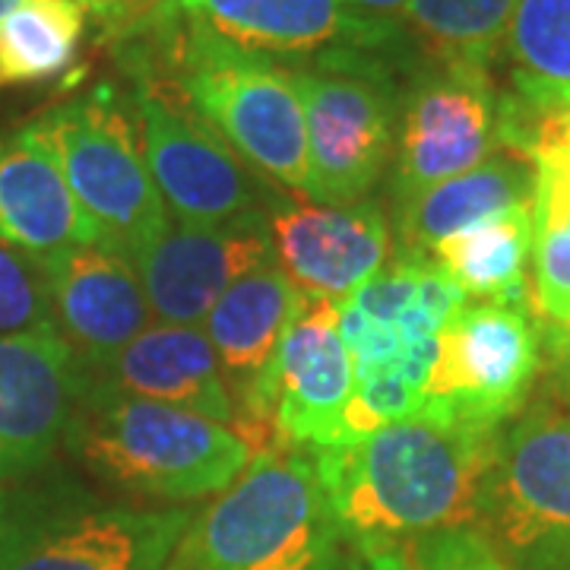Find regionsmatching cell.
<instances>
[{"label": "cell", "mask_w": 570, "mask_h": 570, "mask_svg": "<svg viewBox=\"0 0 570 570\" xmlns=\"http://www.w3.org/2000/svg\"><path fill=\"white\" fill-rule=\"evenodd\" d=\"M498 434L422 409L358 441L311 448L343 542L377 554L472 530Z\"/></svg>", "instance_id": "6da1fadb"}, {"label": "cell", "mask_w": 570, "mask_h": 570, "mask_svg": "<svg viewBox=\"0 0 570 570\" xmlns=\"http://www.w3.org/2000/svg\"><path fill=\"white\" fill-rule=\"evenodd\" d=\"M63 444L102 482L153 501L219 494L254 460V450L235 428L130 396L92 374H86Z\"/></svg>", "instance_id": "7a4b0ae2"}, {"label": "cell", "mask_w": 570, "mask_h": 570, "mask_svg": "<svg viewBox=\"0 0 570 570\" xmlns=\"http://www.w3.org/2000/svg\"><path fill=\"white\" fill-rule=\"evenodd\" d=\"M340 546L311 448L283 444L190 517L168 570H336Z\"/></svg>", "instance_id": "3957f363"}, {"label": "cell", "mask_w": 570, "mask_h": 570, "mask_svg": "<svg viewBox=\"0 0 570 570\" xmlns=\"http://www.w3.org/2000/svg\"><path fill=\"white\" fill-rule=\"evenodd\" d=\"M472 530L508 570H570V406L551 393L501 428Z\"/></svg>", "instance_id": "277c9868"}, {"label": "cell", "mask_w": 570, "mask_h": 570, "mask_svg": "<svg viewBox=\"0 0 570 570\" xmlns=\"http://www.w3.org/2000/svg\"><path fill=\"white\" fill-rule=\"evenodd\" d=\"M190 510L102 501L80 485H45L3 501L0 570H168Z\"/></svg>", "instance_id": "5b68a950"}, {"label": "cell", "mask_w": 570, "mask_h": 570, "mask_svg": "<svg viewBox=\"0 0 570 570\" xmlns=\"http://www.w3.org/2000/svg\"><path fill=\"white\" fill-rule=\"evenodd\" d=\"M178 86L194 115L257 175L311 194L305 108L292 70L187 29L178 51Z\"/></svg>", "instance_id": "8992f818"}, {"label": "cell", "mask_w": 570, "mask_h": 570, "mask_svg": "<svg viewBox=\"0 0 570 570\" xmlns=\"http://www.w3.org/2000/svg\"><path fill=\"white\" fill-rule=\"evenodd\" d=\"M51 153L77 204L102 232L105 247L134 261L165 225L168 209L142 156V134L115 89H96L29 124Z\"/></svg>", "instance_id": "52a82bcc"}, {"label": "cell", "mask_w": 570, "mask_h": 570, "mask_svg": "<svg viewBox=\"0 0 570 570\" xmlns=\"http://www.w3.org/2000/svg\"><path fill=\"white\" fill-rule=\"evenodd\" d=\"M305 108L307 178L314 204H358L387 175L396 149V99L367 55L292 70Z\"/></svg>", "instance_id": "ba28073f"}, {"label": "cell", "mask_w": 570, "mask_h": 570, "mask_svg": "<svg viewBox=\"0 0 570 570\" xmlns=\"http://www.w3.org/2000/svg\"><path fill=\"white\" fill-rule=\"evenodd\" d=\"M355 390V362L340 333V307L311 298L285 333L261 384L238 409V434L257 453L273 448H330Z\"/></svg>", "instance_id": "9c48e42d"}, {"label": "cell", "mask_w": 570, "mask_h": 570, "mask_svg": "<svg viewBox=\"0 0 570 570\" xmlns=\"http://www.w3.org/2000/svg\"><path fill=\"white\" fill-rule=\"evenodd\" d=\"M542 374L539 321L527 305H466L438 340V358L425 384V412L504 428L527 406Z\"/></svg>", "instance_id": "30bf717a"}, {"label": "cell", "mask_w": 570, "mask_h": 570, "mask_svg": "<svg viewBox=\"0 0 570 570\" xmlns=\"http://www.w3.org/2000/svg\"><path fill=\"white\" fill-rule=\"evenodd\" d=\"M130 264L159 321L200 326L242 276L276 264V242L269 216L254 209L216 225L168 223Z\"/></svg>", "instance_id": "8fae6325"}, {"label": "cell", "mask_w": 570, "mask_h": 570, "mask_svg": "<svg viewBox=\"0 0 570 570\" xmlns=\"http://www.w3.org/2000/svg\"><path fill=\"white\" fill-rule=\"evenodd\" d=\"M137 111L149 175L178 223L216 225L261 209V184L250 165L200 118L178 111L146 77L137 82Z\"/></svg>", "instance_id": "7c38bea8"}, {"label": "cell", "mask_w": 570, "mask_h": 570, "mask_svg": "<svg viewBox=\"0 0 570 570\" xmlns=\"http://www.w3.org/2000/svg\"><path fill=\"white\" fill-rule=\"evenodd\" d=\"M501 149V92L489 70L434 67L409 92L393 190L406 197L482 165Z\"/></svg>", "instance_id": "4fadbf2b"}, {"label": "cell", "mask_w": 570, "mask_h": 570, "mask_svg": "<svg viewBox=\"0 0 570 570\" xmlns=\"http://www.w3.org/2000/svg\"><path fill=\"white\" fill-rule=\"evenodd\" d=\"M187 29L264 58L371 55L400 36L358 20L346 0H175Z\"/></svg>", "instance_id": "5bb4252c"}, {"label": "cell", "mask_w": 570, "mask_h": 570, "mask_svg": "<svg viewBox=\"0 0 570 570\" xmlns=\"http://www.w3.org/2000/svg\"><path fill=\"white\" fill-rule=\"evenodd\" d=\"M276 264L311 298L343 305L390 261L387 213L374 200L302 204L269 213Z\"/></svg>", "instance_id": "9a60e30c"}, {"label": "cell", "mask_w": 570, "mask_h": 570, "mask_svg": "<svg viewBox=\"0 0 570 570\" xmlns=\"http://www.w3.org/2000/svg\"><path fill=\"white\" fill-rule=\"evenodd\" d=\"M55 326L86 371L105 367L149 326V302L134 264L105 245H77L36 257Z\"/></svg>", "instance_id": "2e32d148"}, {"label": "cell", "mask_w": 570, "mask_h": 570, "mask_svg": "<svg viewBox=\"0 0 570 570\" xmlns=\"http://www.w3.org/2000/svg\"><path fill=\"white\" fill-rule=\"evenodd\" d=\"M82 387L86 367L58 333L0 336V479L51 460Z\"/></svg>", "instance_id": "e0dca14e"}, {"label": "cell", "mask_w": 570, "mask_h": 570, "mask_svg": "<svg viewBox=\"0 0 570 570\" xmlns=\"http://www.w3.org/2000/svg\"><path fill=\"white\" fill-rule=\"evenodd\" d=\"M86 374L130 396L168 403L219 425L238 428V409L204 326L149 324L108 365Z\"/></svg>", "instance_id": "ac0fdd59"}, {"label": "cell", "mask_w": 570, "mask_h": 570, "mask_svg": "<svg viewBox=\"0 0 570 570\" xmlns=\"http://www.w3.org/2000/svg\"><path fill=\"white\" fill-rule=\"evenodd\" d=\"M0 245L29 257L105 245L102 232L77 204L58 163L29 127L0 140Z\"/></svg>", "instance_id": "d6986e66"}, {"label": "cell", "mask_w": 570, "mask_h": 570, "mask_svg": "<svg viewBox=\"0 0 570 570\" xmlns=\"http://www.w3.org/2000/svg\"><path fill=\"white\" fill-rule=\"evenodd\" d=\"M311 305L279 264L257 266L225 292L206 314L204 333L219 355L235 409H242L273 362L285 333Z\"/></svg>", "instance_id": "ffe728a7"}, {"label": "cell", "mask_w": 570, "mask_h": 570, "mask_svg": "<svg viewBox=\"0 0 570 570\" xmlns=\"http://www.w3.org/2000/svg\"><path fill=\"white\" fill-rule=\"evenodd\" d=\"M532 197L535 165L501 146L482 165L431 184L400 204V254L428 257L441 242L491 223L517 206H530Z\"/></svg>", "instance_id": "44dd1931"}, {"label": "cell", "mask_w": 570, "mask_h": 570, "mask_svg": "<svg viewBox=\"0 0 570 570\" xmlns=\"http://www.w3.org/2000/svg\"><path fill=\"white\" fill-rule=\"evenodd\" d=\"M463 288L466 298L491 305H527L532 261V204L448 238L428 254Z\"/></svg>", "instance_id": "7402d4cb"}, {"label": "cell", "mask_w": 570, "mask_h": 570, "mask_svg": "<svg viewBox=\"0 0 570 570\" xmlns=\"http://www.w3.org/2000/svg\"><path fill=\"white\" fill-rule=\"evenodd\" d=\"M82 0H26L0 20V89L61 77L80 51Z\"/></svg>", "instance_id": "603a6c76"}, {"label": "cell", "mask_w": 570, "mask_h": 570, "mask_svg": "<svg viewBox=\"0 0 570 570\" xmlns=\"http://www.w3.org/2000/svg\"><path fill=\"white\" fill-rule=\"evenodd\" d=\"M517 0H409L406 22L434 67L491 70Z\"/></svg>", "instance_id": "cb8c5ba5"}, {"label": "cell", "mask_w": 570, "mask_h": 570, "mask_svg": "<svg viewBox=\"0 0 570 570\" xmlns=\"http://www.w3.org/2000/svg\"><path fill=\"white\" fill-rule=\"evenodd\" d=\"M530 264L535 321H570V184L542 165H535Z\"/></svg>", "instance_id": "d4e9b609"}, {"label": "cell", "mask_w": 570, "mask_h": 570, "mask_svg": "<svg viewBox=\"0 0 570 570\" xmlns=\"http://www.w3.org/2000/svg\"><path fill=\"white\" fill-rule=\"evenodd\" d=\"M504 51L513 82L570 89V0H517Z\"/></svg>", "instance_id": "484cf974"}, {"label": "cell", "mask_w": 570, "mask_h": 570, "mask_svg": "<svg viewBox=\"0 0 570 570\" xmlns=\"http://www.w3.org/2000/svg\"><path fill=\"white\" fill-rule=\"evenodd\" d=\"M58 333L36 257L0 245V336Z\"/></svg>", "instance_id": "4316f807"}, {"label": "cell", "mask_w": 570, "mask_h": 570, "mask_svg": "<svg viewBox=\"0 0 570 570\" xmlns=\"http://www.w3.org/2000/svg\"><path fill=\"white\" fill-rule=\"evenodd\" d=\"M419 570H508L475 530H453L403 549Z\"/></svg>", "instance_id": "83f0119b"}, {"label": "cell", "mask_w": 570, "mask_h": 570, "mask_svg": "<svg viewBox=\"0 0 570 570\" xmlns=\"http://www.w3.org/2000/svg\"><path fill=\"white\" fill-rule=\"evenodd\" d=\"M539 340H542V371L549 374L551 396L570 406V321L564 324L539 321Z\"/></svg>", "instance_id": "f1b7e54d"}, {"label": "cell", "mask_w": 570, "mask_h": 570, "mask_svg": "<svg viewBox=\"0 0 570 570\" xmlns=\"http://www.w3.org/2000/svg\"><path fill=\"white\" fill-rule=\"evenodd\" d=\"M346 7L358 20L384 26V29H400L406 22L409 0H346Z\"/></svg>", "instance_id": "f546056e"}, {"label": "cell", "mask_w": 570, "mask_h": 570, "mask_svg": "<svg viewBox=\"0 0 570 570\" xmlns=\"http://www.w3.org/2000/svg\"><path fill=\"white\" fill-rule=\"evenodd\" d=\"M348 570H419L415 561L403 549L377 551V554H358Z\"/></svg>", "instance_id": "4dcf8cb0"}, {"label": "cell", "mask_w": 570, "mask_h": 570, "mask_svg": "<svg viewBox=\"0 0 570 570\" xmlns=\"http://www.w3.org/2000/svg\"><path fill=\"white\" fill-rule=\"evenodd\" d=\"M121 3H127V0H89V10H99V13H115Z\"/></svg>", "instance_id": "1f68e13d"}, {"label": "cell", "mask_w": 570, "mask_h": 570, "mask_svg": "<svg viewBox=\"0 0 570 570\" xmlns=\"http://www.w3.org/2000/svg\"><path fill=\"white\" fill-rule=\"evenodd\" d=\"M20 3H26V0H0V20H3L13 7H20Z\"/></svg>", "instance_id": "d6a6232c"}, {"label": "cell", "mask_w": 570, "mask_h": 570, "mask_svg": "<svg viewBox=\"0 0 570 570\" xmlns=\"http://www.w3.org/2000/svg\"><path fill=\"white\" fill-rule=\"evenodd\" d=\"M0 510H3V498H0Z\"/></svg>", "instance_id": "836d02e7"}, {"label": "cell", "mask_w": 570, "mask_h": 570, "mask_svg": "<svg viewBox=\"0 0 570 570\" xmlns=\"http://www.w3.org/2000/svg\"><path fill=\"white\" fill-rule=\"evenodd\" d=\"M82 3H86V7H89V0H82Z\"/></svg>", "instance_id": "e575fe53"}]
</instances>
